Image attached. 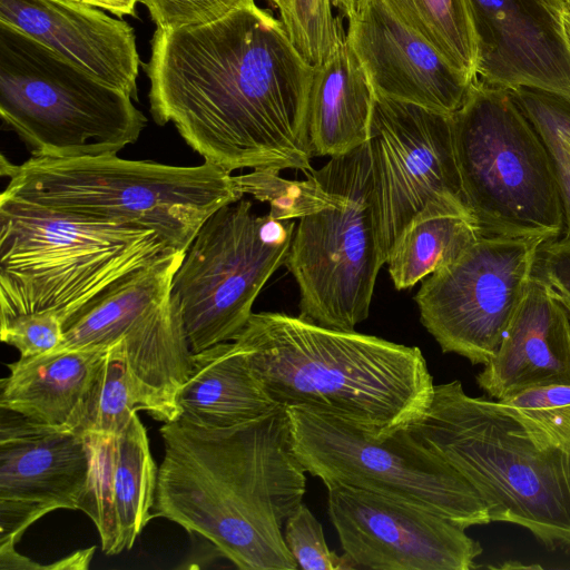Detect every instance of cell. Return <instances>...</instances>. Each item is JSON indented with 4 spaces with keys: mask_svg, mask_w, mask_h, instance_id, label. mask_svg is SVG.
<instances>
[{
    "mask_svg": "<svg viewBox=\"0 0 570 570\" xmlns=\"http://www.w3.org/2000/svg\"><path fill=\"white\" fill-rule=\"evenodd\" d=\"M144 68L155 122H171L204 161L230 173L312 170L315 68L255 0L208 24L156 28Z\"/></svg>",
    "mask_w": 570,
    "mask_h": 570,
    "instance_id": "obj_1",
    "label": "cell"
},
{
    "mask_svg": "<svg viewBox=\"0 0 570 570\" xmlns=\"http://www.w3.org/2000/svg\"><path fill=\"white\" fill-rule=\"evenodd\" d=\"M154 515L207 539L242 570H296L282 528L302 503L305 469L278 406L227 429L164 423Z\"/></svg>",
    "mask_w": 570,
    "mask_h": 570,
    "instance_id": "obj_2",
    "label": "cell"
},
{
    "mask_svg": "<svg viewBox=\"0 0 570 570\" xmlns=\"http://www.w3.org/2000/svg\"><path fill=\"white\" fill-rule=\"evenodd\" d=\"M459 471L491 522L529 530L570 552V405L522 409L468 395L460 381L434 384L424 413L406 426Z\"/></svg>",
    "mask_w": 570,
    "mask_h": 570,
    "instance_id": "obj_3",
    "label": "cell"
},
{
    "mask_svg": "<svg viewBox=\"0 0 570 570\" xmlns=\"http://www.w3.org/2000/svg\"><path fill=\"white\" fill-rule=\"evenodd\" d=\"M233 341L274 403L333 415L375 436L416 421L433 395L416 346L279 312L253 313Z\"/></svg>",
    "mask_w": 570,
    "mask_h": 570,
    "instance_id": "obj_4",
    "label": "cell"
},
{
    "mask_svg": "<svg viewBox=\"0 0 570 570\" xmlns=\"http://www.w3.org/2000/svg\"><path fill=\"white\" fill-rule=\"evenodd\" d=\"M4 195L82 219L150 229L186 252L205 220L243 194L230 171L204 161L177 166L117 154L0 158Z\"/></svg>",
    "mask_w": 570,
    "mask_h": 570,
    "instance_id": "obj_5",
    "label": "cell"
},
{
    "mask_svg": "<svg viewBox=\"0 0 570 570\" xmlns=\"http://www.w3.org/2000/svg\"><path fill=\"white\" fill-rule=\"evenodd\" d=\"M168 249L154 230L87 220L1 193L0 320L52 312L65 323Z\"/></svg>",
    "mask_w": 570,
    "mask_h": 570,
    "instance_id": "obj_6",
    "label": "cell"
},
{
    "mask_svg": "<svg viewBox=\"0 0 570 570\" xmlns=\"http://www.w3.org/2000/svg\"><path fill=\"white\" fill-rule=\"evenodd\" d=\"M451 128L463 199L480 236H562L550 154L509 89L473 80Z\"/></svg>",
    "mask_w": 570,
    "mask_h": 570,
    "instance_id": "obj_7",
    "label": "cell"
},
{
    "mask_svg": "<svg viewBox=\"0 0 570 570\" xmlns=\"http://www.w3.org/2000/svg\"><path fill=\"white\" fill-rule=\"evenodd\" d=\"M131 98L0 24V115L32 156L117 154L147 125Z\"/></svg>",
    "mask_w": 570,
    "mask_h": 570,
    "instance_id": "obj_8",
    "label": "cell"
},
{
    "mask_svg": "<svg viewBox=\"0 0 570 570\" xmlns=\"http://www.w3.org/2000/svg\"><path fill=\"white\" fill-rule=\"evenodd\" d=\"M311 173L335 204L299 219L284 265L299 289V316L354 331L367 318L384 253L370 140Z\"/></svg>",
    "mask_w": 570,
    "mask_h": 570,
    "instance_id": "obj_9",
    "label": "cell"
},
{
    "mask_svg": "<svg viewBox=\"0 0 570 570\" xmlns=\"http://www.w3.org/2000/svg\"><path fill=\"white\" fill-rule=\"evenodd\" d=\"M286 411L298 461L326 487L344 484L404 501L465 529L491 522L470 482L407 428L375 436L333 415Z\"/></svg>",
    "mask_w": 570,
    "mask_h": 570,
    "instance_id": "obj_10",
    "label": "cell"
},
{
    "mask_svg": "<svg viewBox=\"0 0 570 570\" xmlns=\"http://www.w3.org/2000/svg\"><path fill=\"white\" fill-rule=\"evenodd\" d=\"M294 232V220L258 216L243 198L205 220L171 283L194 354L243 331L259 292L285 263Z\"/></svg>",
    "mask_w": 570,
    "mask_h": 570,
    "instance_id": "obj_11",
    "label": "cell"
},
{
    "mask_svg": "<svg viewBox=\"0 0 570 570\" xmlns=\"http://www.w3.org/2000/svg\"><path fill=\"white\" fill-rule=\"evenodd\" d=\"M541 237L480 236L422 281L420 321L443 353L487 364L497 353L533 276Z\"/></svg>",
    "mask_w": 570,
    "mask_h": 570,
    "instance_id": "obj_12",
    "label": "cell"
},
{
    "mask_svg": "<svg viewBox=\"0 0 570 570\" xmlns=\"http://www.w3.org/2000/svg\"><path fill=\"white\" fill-rule=\"evenodd\" d=\"M370 145L387 258L405 225L426 203L438 197L464 202L451 115L376 95Z\"/></svg>",
    "mask_w": 570,
    "mask_h": 570,
    "instance_id": "obj_13",
    "label": "cell"
},
{
    "mask_svg": "<svg viewBox=\"0 0 570 570\" xmlns=\"http://www.w3.org/2000/svg\"><path fill=\"white\" fill-rule=\"evenodd\" d=\"M341 546L356 567L470 570L482 553L465 528L430 510L344 484L327 485Z\"/></svg>",
    "mask_w": 570,
    "mask_h": 570,
    "instance_id": "obj_14",
    "label": "cell"
},
{
    "mask_svg": "<svg viewBox=\"0 0 570 570\" xmlns=\"http://www.w3.org/2000/svg\"><path fill=\"white\" fill-rule=\"evenodd\" d=\"M6 411L0 425V547L14 546L51 511L79 510L89 468L81 432Z\"/></svg>",
    "mask_w": 570,
    "mask_h": 570,
    "instance_id": "obj_15",
    "label": "cell"
},
{
    "mask_svg": "<svg viewBox=\"0 0 570 570\" xmlns=\"http://www.w3.org/2000/svg\"><path fill=\"white\" fill-rule=\"evenodd\" d=\"M478 42L476 78L537 88L570 100L562 0H468Z\"/></svg>",
    "mask_w": 570,
    "mask_h": 570,
    "instance_id": "obj_16",
    "label": "cell"
},
{
    "mask_svg": "<svg viewBox=\"0 0 570 570\" xmlns=\"http://www.w3.org/2000/svg\"><path fill=\"white\" fill-rule=\"evenodd\" d=\"M346 38L377 96L452 115L472 81L382 0H364L347 18Z\"/></svg>",
    "mask_w": 570,
    "mask_h": 570,
    "instance_id": "obj_17",
    "label": "cell"
},
{
    "mask_svg": "<svg viewBox=\"0 0 570 570\" xmlns=\"http://www.w3.org/2000/svg\"><path fill=\"white\" fill-rule=\"evenodd\" d=\"M0 24L47 47L96 80L137 97L140 60L127 21L68 0H0Z\"/></svg>",
    "mask_w": 570,
    "mask_h": 570,
    "instance_id": "obj_18",
    "label": "cell"
},
{
    "mask_svg": "<svg viewBox=\"0 0 570 570\" xmlns=\"http://www.w3.org/2000/svg\"><path fill=\"white\" fill-rule=\"evenodd\" d=\"M81 433L89 468L79 510L96 525L102 551L117 554L129 550L155 517L158 469L137 414L118 434Z\"/></svg>",
    "mask_w": 570,
    "mask_h": 570,
    "instance_id": "obj_19",
    "label": "cell"
},
{
    "mask_svg": "<svg viewBox=\"0 0 570 570\" xmlns=\"http://www.w3.org/2000/svg\"><path fill=\"white\" fill-rule=\"evenodd\" d=\"M476 382L491 397L570 384V317L550 287L532 276L495 355Z\"/></svg>",
    "mask_w": 570,
    "mask_h": 570,
    "instance_id": "obj_20",
    "label": "cell"
},
{
    "mask_svg": "<svg viewBox=\"0 0 570 570\" xmlns=\"http://www.w3.org/2000/svg\"><path fill=\"white\" fill-rule=\"evenodd\" d=\"M107 348L20 356L0 382V407L40 425L80 432Z\"/></svg>",
    "mask_w": 570,
    "mask_h": 570,
    "instance_id": "obj_21",
    "label": "cell"
},
{
    "mask_svg": "<svg viewBox=\"0 0 570 570\" xmlns=\"http://www.w3.org/2000/svg\"><path fill=\"white\" fill-rule=\"evenodd\" d=\"M376 94L342 29L337 45L315 68L308 100L314 155L335 157L370 140Z\"/></svg>",
    "mask_w": 570,
    "mask_h": 570,
    "instance_id": "obj_22",
    "label": "cell"
},
{
    "mask_svg": "<svg viewBox=\"0 0 570 570\" xmlns=\"http://www.w3.org/2000/svg\"><path fill=\"white\" fill-rule=\"evenodd\" d=\"M193 371L177 395L179 417L206 429L233 428L279 405L266 394L235 341L194 354Z\"/></svg>",
    "mask_w": 570,
    "mask_h": 570,
    "instance_id": "obj_23",
    "label": "cell"
},
{
    "mask_svg": "<svg viewBox=\"0 0 570 570\" xmlns=\"http://www.w3.org/2000/svg\"><path fill=\"white\" fill-rule=\"evenodd\" d=\"M144 411L163 423L179 417L177 395L193 371L179 305L170 297L135 322L119 338Z\"/></svg>",
    "mask_w": 570,
    "mask_h": 570,
    "instance_id": "obj_24",
    "label": "cell"
},
{
    "mask_svg": "<svg viewBox=\"0 0 570 570\" xmlns=\"http://www.w3.org/2000/svg\"><path fill=\"white\" fill-rule=\"evenodd\" d=\"M185 253L168 249L101 291L63 323V340L56 351L107 348L118 341L170 297Z\"/></svg>",
    "mask_w": 570,
    "mask_h": 570,
    "instance_id": "obj_25",
    "label": "cell"
},
{
    "mask_svg": "<svg viewBox=\"0 0 570 570\" xmlns=\"http://www.w3.org/2000/svg\"><path fill=\"white\" fill-rule=\"evenodd\" d=\"M480 234L463 200L438 197L405 225L387 257L396 289H405L455 261Z\"/></svg>",
    "mask_w": 570,
    "mask_h": 570,
    "instance_id": "obj_26",
    "label": "cell"
},
{
    "mask_svg": "<svg viewBox=\"0 0 570 570\" xmlns=\"http://www.w3.org/2000/svg\"><path fill=\"white\" fill-rule=\"evenodd\" d=\"M466 79H476L478 42L468 0H382Z\"/></svg>",
    "mask_w": 570,
    "mask_h": 570,
    "instance_id": "obj_27",
    "label": "cell"
},
{
    "mask_svg": "<svg viewBox=\"0 0 570 570\" xmlns=\"http://www.w3.org/2000/svg\"><path fill=\"white\" fill-rule=\"evenodd\" d=\"M139 410L144 411L141 394L118 340L107 348L90 391L80 432L118 434Z\"/></svg>",
    "mask_w": 570,
    "mask_h": 570,
    "instance_id": "obj_28",
    "label": "cell"
},
{
    "mask_svg": "<svg viewBox=\"0 0 570 570\" xmlns=\"http://www.w3.org/2000/svg\"><path fill=\"white\" fill-rule=\"evenodd\" d=\"M515 102L544 142L553 165L570 239V100L542 89H509Z\"/></svg>",
    "mask_w": 570,
    "mask_h": 570,
    "instance_id": "obj_29",
    "label": "cell"
},
{
    "mask_svg": "<svg viewBox=\"0 0 570 570\" xmlns=\"http://www.w3.org/2000/svg\"><path fill=\"white\" fill-rule=\"evenodd\" d=\"M272 169H253L234 176L244 195L266 203L269 216L277 220H294L318 213L335 204V194L311 171L302 180L286 179Z\"/></svg>",
    "mask_w": 570,
    "mask_h": 570,
    "instance_id": "obj_30",
    "label": "cell"
},
{
    "mask_svg": "<svg viewBox=\"0 0 570 570\" xmlns=\"http://www.w3.org/2000/svg\"><path fill=\"white\" fill-rule=\"evenodd\" d=\"M332 6V0H287L279 13L291 42L313 68L331 56L343 29Z\"/></svg>",
    "mask_w": 570,
    "mask_h": 570,
    "instance_id": "obj_31",
    "label": "cell"
},
{
    "mask_svg": "<svg viewBox=\"0 0 570 570\" xmlns=\"http://www.w3.org/2000/svg\"><path fill=\"white\" fill-rule=\"evenodd\" d=\"M284 540L301 569L344 570L357 568L346 553L340 557L328 549L322 524L303 502L286 520Z\"/></svg>",
    "mask_w": 570,
    "mask_h": 570,
    "instance_id": "obj_32",
    "label": "cell"
},
{
    "mask_svg": "<svg viewBox=\"0 0 570 570\" xmlns=\"http://www.w3.org/2000/svg\"><path fill=\"white\" fill-rule=\"evenodd\" d=\"M0 338L22 357L50 353L63 340V321L52 312L18 314L0 320Z\"/></svg>",
    "mask_w": 570,
    "mask_h": 570,
    "instance_id": "obj_33",
    "label": "cell"
},
{
    "mask_svg": "<svg viewBox=\"0 0 570 570\" xmlns=\"http://www.w3.org/2000/svg\"><path fill=\"white\" fill-rule=\"evenodd\" d=\"M254 0H139L157 29L170 31L215 22Z\"/></svg>",
    "mask_w": 570,
    "mask_h": 570,
    "instance_id": "obj_34",
    "label": "cell"
},
{
    "mask_svg": "<svg viewBox=\"0 0 570 570\" xmlns=\"http://www.w3.org/2000/svg\"><path fill=\"white\" fill-rule=\"evenodd\" d=\"M533 275L543 281L570 317V239L543 242L537 254Z\"/></svg>",
    "mask_w": 570,
    "mask_h": 570,
    "instance_id": "obj_35",
    "label": "cell"
},
{
    "mask_svg": "<svg viewBox=\"0 0 570 570\" xmlns=\"http://www.w3.org/2000/svg\"><path fill=\"white\" fill-rule=\"evenodd\" d=\"M498 401L522 409L566 406L570 405V384L535 386Z\"/></svg>",
    "mask_w": 570,
    "mask_h": 570,
    "instance_id": "obj_36",
    "label": "cell"
},
{
    "mask_svg": "<svg viewBox=\"0 0 570 570\" xmlns=\"http://www.w3.org/2000/svg\"><path fill=\"white\" fill-rule=\"evenodd\" d=\"M77 3L91 6L122 18L124 16H136V6L139 0H68Z\"/></svg>",
    "mask_w": 570,
    "mask_h": 570,
    "instance_id": "obj_37",
    "label": "cell"
},
{
    "mask_svg": "<svg viewBox=\"0 0 570 570\" xmlns=\"http://www.w3.org/2000/svg\"><path fill=\"white\" fill-rule=\"evenodd\" d=\"M95 547L76 551L73 554L66 557L55 563L43 566V569H87L94 554Z\"/></svg>",
    "mask_w": 570,
    "mask_h": 570,
    "instance_id": "obj_38",
    "label": "cell"
},
{
    "mask_svg": "<svg viewBox=\"0 0 570 570\" xmlns=\"http://www.w3.org/2000/svg\"><path fill=\"white\" fill-rule=\"evenodd\" d=\"M363 1L364 0H332L333 6L338 8V10L343 12L346 19L356 11Z\"/></svg>",
    "mask_w": 570,
    "mask_h": 570,
    "instance_id": "obj_39",
    "label": "cell"
},
{
    "mask_svg": "<svg viewBox=\"0 0 570 570\" xmlns=\"http://www.w3.org/2000/svg\"><path fill=\"white\" fill-rule=\"evenodd\" d=\"M562 21L566 39L570 49V9H568L566 6L562 12Z\"/></svg>",
    "mask_w": 570,
    "mask_h": 570,
    "instance_id": "obj_40",
    "label": "cell"
},
{
    "mask_svg": "<svg viewBox=\"0 0 570 570\" xmlns=\"http://www.w3.org/2000/svg\"><path fill=\"white\" fill-rule=\"evenodd\" d=\"M268 1H271L274 4V7H276L278 9L279 13L284 11V9L286 7V2H287V0H268Z\"/></svg>",
    "mask_w": 570,
    "mask_h": 570,
    "instance_id": "obj_41",
    "label": "cell"
},
{
    "mask_svg": "<svg viewBox=\"0 0 570 570\" xmlns=\"http://www.w3.org/2000/svg\"><path fill=\"white\" fill-rule=\"evenodd\" d=\"M563 4L570 9V0H562Z\"/></svg>",
    "mask_w": 570,
    "mask_h": 570,
    "instance_id": "obj_42",
    "label": "cell"
}]
</instances>
